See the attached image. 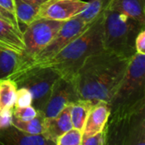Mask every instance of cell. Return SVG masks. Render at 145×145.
I'll return each mask as SVG.
<instances>
[{
	"mask_svg": "<svg viewBox=\"0 0 145 145\" xmlns=\"http://www.w3.org/2000/svg\"><path fill=\"white\" fill-rule=\"evenodd\" d=\"M108 8L145 25V0H111Z\"/></svg>",
	"mask_w": 145,
	"mask_h": 145,
	"instance_id": "15",
	"label": "cell"
},
{
	"mask_svg": "<svg viewBox=\"0 0 145 145\" xmlns=\"http://www.w3.org/2000/svg\"><path fill=\"white\" fill-rule=\"evenodd\" d=\"M110 1V2H111V0H109Z\"/></svg>",
	"mask_w": 145,
	"mask_h": 145,
	"instance_id": "33",
	"label": "cell"
},
{
	"mask_svg": "<svg viewBox=\"0 0 145 145\" xmlns=\"http://www.w3.org/2000/svg\"><path fill=\"white\" fill-rule=\"evenodd\" d=\"M59 74L49 67L38 66L27 68L16 75L14 80L17 88L24 87L32 97L31 106L37 111H43L50 97L53 86Z\"/></svg>",
	"mask_w": 145,
	"mask_h": 145,
	"instance_id": "6",
	"label": "cell"
},
{
	"mask_svg": "<svg viewBox=\"0 0 145 145\" xmlns=\"http://www.w3.org/2000/svg\"><path fill=\"white\" fill-rule=\"evenodd\" d=\"M31 103H32V97L30 91L24 87L17 88L14 108L27 107V106H31Z\"/></svg>",
	"mask_w": 145,
	"mask_h": 145,
	"instance_id": "24",
	"label": "cell"
},
{
	"mask_svg": "<svg viewBox=\"0 0 145 145\" xmlns=\"http://www.w3.org/2000/svg\"><path fill=\"white\" fill-rule=\"evenodd\" d=\"M105 138V130L104 129L103 132L99 133L82 139L81 145H104Z\"/></svg>",
	"mask_w": 145,
	"mask_h": 145,
	"instance_id": "27",
	"label": "cell"
},
{
	"mask_svg": "<svg viewBox=\"0 0 145 145\" xmlns=\"http://www.w3.org/2000/svg\"><path fill=\"white\" fill-rule=\"evenodd\" d=\"M64 22L38 17L26 26L22 32L24 50L21 53L20 67L10 79L28 67L36 56L54 38Z\"/></svg>",
	"mask_w": 145,
	"mask_h": 145,
	"instance_id": "5",
	"label": "cell"
},
{
	"mask_svg": "<svg viewBox=\"0 0 145 145\" xmlns=\"http://www.w3.org/2000/svg\"><path fill=\"white\" fill-rule=\"evenodd\" d=\"M131 59L102 50L88 57L73 77L79 99L110 103Z\"/></svg>",
	"mask_w": 145,
	"mask_h": 145,
	"instance_id": "1",
	"label": "cell"
},
{
	"mask_svg": "<svg viewBox=\"0 0 145 145\" xmlns=\"http://www.w3.org/2000/svg\"><path fill=\"white\" fill-rule=\"evenodd\" d=\"M78 100L73 79L59 76L53 86L50 97L42 111L44 119L56 116L66 106Z\"/></svg>",
	"mask_w": 145,
	"mask_h": 145,
	"instance_id": "8",
	"label": "cell"
},
{
	"mask_svg": "<svg viewBox=\"0 0 145 145\" xmlns=\"http://www.w3.org/2000/svg\"><path fill=\"white\" fill-rule=\"evenodd\" d=\"M135 48L137 53L145 54V29L138 34L135 40Z\"/></svg>",
	"mask_w": 145,
	"mask_h": 145,
	"instance_id": "28",
	"label": "cell"
},
{
	"mask_svg": "<svg viewBox=\"0 0 145 145\" xmlns=\"http://www.w3.org/2000/svg\"><path fill=\"white\" fill-rule=\"evenodd\" d=\"M43 121L44 116L42 112H38L37 116L30 121H22L13 117L12 125L17 129L31 134V135H41L43 130Z\"/></svg>",
	"mask_w": 145,
	"mask_h": 145,
	"instance_id": "22",
	"label": "cell"
},
{
	"mask_svg": "<svg viewBox=\"0 0 145 145\" xmlns=\"http://www.w3.org/2000/svg\"><path fill=\"white\" fill-rule=\"evenodd\" d=\"M17 85L12 79L0 81V111L5 109H14Z\"/></svg>",
	"mask_w": 145,
	"mask_h": 145,
	"instance_id": "21",
	"label": "cell"
},
{
	"mask_svg": "<svg viewBox=\"0 0 145 145\" xmlns=\"http://www.w3.org/2000/svg\"><path fill=\"white\" fill-rule=\"evenodd\" d=\"M0 7L15 17L14 0H0Z\"/></svg>",
	"mask_w": 145,
	"mask_h": 145,
	"instance_id": "29",
	"label": "cell"
},
{
	"mask_svg": "<svg viewBox=\"0 0 145 145\" xmlns=\"http://www.w3.org/2000/svg\"><path fill=\"white\" fill-rule=\"evenodd\" d=\"M110 5L109 0H90L86 9L76 16L85 24H91L96 18L101 15Z\"/></svg>",
	"mask_w": 145,
	"mask_h": 145,
	"instance_id": "20",
	"label": "cell"
},
{
	"mask_svg": "<svg viewBox=\"0 0 145 145\" xmlns=\"http://www.w3.org/2000/svg\"><path fill=\"white\" fill-rule=\"evenodd\" d=\"M110 115V108L105 102L95 103L87 118L82 129V139L103 132Z\"/></svg>",
	"mask_w": 145,
	"mask_h": 145,
	"instance_id": "10",
	"label": "cell"
},
{
	"mask_svg": "<svg viewBox=\"0 0 145 145\" xmlns=\"http://www.w3.org/2000/svg\"><path fill=\"white\" fill-rule=\"evenodd\" d=\"M122 145H145V107L128 116Z\"/></svg>",
	"mask_w": 145,
	"mask_h": 145,
	"instance_id": "13",
	"label": "cell"
},
{
	"mask_svg": "<svg viewBox=\"0 0 145 145\" xmlns=\"http://www.w3.org/2000/svg\"><path fill=\"white\" fill-rule=\"evenodd\" d=\"M71 105L66 106L56 116L44 119L42 133L44 138L57 143L58 139L63 134L73 128L71 119Z\"/></svg>",
	"mask_w": 145,
	"mask_h": 145,
	"instance_id": "11",
	"label": "cell"
},
{
	"mask_svg": "<svg viewBox=\"0 0 145 145\" xmlns=\"http://www.w3.org/2000/svg\"><path fill=\"white\" fill-rule=\"evenodd\" d=\"M88 6V2L82 0H46L38 10V17L66 21L76 16Z\"/></svg>",
	"mask_w": 145,
	"mask_h": 145,
	"instance_id": "9",
	"label": "cell"
},
{
	"mask_svg": "<svg viewBox=\"0 0 145 145\" xmlns=\"http://www.w3.org/2000/svg\"><path fill=\"white\" fill-rule=\"evenodd\" d=\"M0 18H3V19H5V17H4V16H3V15L1 14V13H0ZM5 20H6V19H5ZM7 21H8V20H7Z\"/></svg>",
	"mask_w": 145,
	"mask_h": 145,
	"instance_id": "32",
	"label": "cell"
},
{
	"mask_svg": "<svg viewBox=\"0 0 145 145\" xmlns=\"http://www.w3.org/2000/svg\"><path fill=\"white\" fill-rule=\"evenodd\" d=\"M110 117H123L145 107V54L131 59L121 85L109 103Z\"/></svg>",
	"mask_w": 145,
	"mask_h": 145,
	"instance_id": "3",
	"label": "cell"
},
{
	"mask_svg": "<svg viewBox=\"0 0 145 145\" xmlns=\"http://www.w3.org/2000/svg\"><path fill=\"white\" fill-rule=\"evenodd\" d=\"M0 46L20 54L24 50L22 31L10 21L3 18H0Z\"/></svg>",
	"mask_w": 145,
	"mask_h": 145,
	"instance_id": "14",
	"label": "cell"
},
{
	"mask_svg": "<svg viewBox=\"0 0 145 145\" xmlns=\"http://www.w3.org/2000/svg\"><path fill=\"white\" fill-rule=\"evenodd\" d=\"M37 113L38 112L31 105L23 108L13 109V117L22 121H27L35 118Z\"/></svg>",
	"mask_w": 145,
	"mask_h": 145,
	"instance_id": "25",
	"label": "cell"
},
{
	"mask_svg": "<svg viewBox=\"0 0 145 145\" xmlns=\"http://www.w3.org/2000/svg\"><path fill=\"white\" fill-rule=\"evenodd\" d=\"M14 9L19 25L22 23L27 26L38 18L39 6L34 5L26 0H14Z\"/></svg>",
	"mask_w": 145,
	"mask_h": 145,
	"instance_id": "19",
	"label": "cell"
},
{
	"mask_svg": "<svg viewBox=\"0 0 145 145\" xmlns=\"http://www.w3.org/2000/svg\"><path fill=\"white\" fill-rule=\"evenodd\" d=\"M56 145H59V144H56Z\"/></svg>",
	"mask_w": 145,
	"mask_h": 145,
	"instance_id": "34",
	"label": "cell"
},
{
	"mask_svg": "<svg viewBox=\"0 0 145 145\" xmlns=\"http://www.w3.org/2000/svg\"><path fill=\"white\" fill-rule=\"evenodd\" d=\"M0 145H56L41 135L24 132L13 125L0 130Z\"/></svg>",
	"mask_w": 145,
	"mask_h": 145,
	"instance_id": "12",
	"label": "cell"
},
{
	"mask_svg": "<svg viewBox=\"0 0 145 145\" xmlns=\"http://www.w3.org/2000/svg\"><path fill=\"white\" fill-rule=\"evenodd\" d=\"M13 109H5L0 111V130L12 125Z\"/></svg>",
	"mask_w": 145,
	"mask_h": 145,
	"instance_id": "26",
	"label": "cell"
},
{
	"mask_svg": "<svg viewBox=\"0 0 145 145\" xmlns=\"http://www.w3.org/2000/svg\"><path fill=\"white\" fill-rule=\"evenodd\" d=\"M129 115L109 118L105 127V138L104 145H122Z\"/></svg>",
	"mask_w": 145,
	"mask_h": 145,
	"instance_id": "17",
	"label": "cell"
},
{
	"mask_svg": "<svg viewBox=\"0 0 145 145\" xmlns=\"http://www.w3.org/2000/svg\"><path fill=\"white\" fill-rule=\"evenodd\" d=\"M82 139V133L81 131L71 128L67 132L63 134L57 141L59 145H81Z\"/></svg>",
	"mask_w": 145,
	"mask_h": 145,
	"instance_id": "23",
	"label": "cell"
},
{
	"mask_svg": "<svg viewBox=\"0 0 145 145\" xmlns=\"http://www.w3.org/2000/svg\"><path fill=\"white\" fill-rule=\"evenodd\" d=\"M0 13L5 17L6 20H8V21H10L11 23H13V24H14L15 26H17L18 28H20V25H19V23H18L16 18H15L14 16H13L10 13L7 12L6 10H4V9H3V8H1V7H0Z\"/></svg>",
	"mask_w": 145,
	"mask_h": 145,
	"instance_id": "30",
	"label": "cell"
},
{
	"mask_svg": "<svg viewBox=\"0 0 145 145\" xmlns=\"http://www.w3.org/2000/svg\"><path fill=\"white\" fill-rule=\"evenodd\" d=\"M93 105L90 101L81 99L71 105V119L73 128L82 132L88 115Z\"/></svg>",
	"mask_w": 145,
	"mask_h": 145,
	"instance_id": "18",
	"label": "cell"
},
{
	"mask_svg": "<svg viewBox=\"0 0 145 145\" xmlns=\"http://www.w3.org/2000/svg\"><path fill=\"white\" fill-rule=\"evenodd\" d=\"M26 1L29 2V3H32V4H34V5H37V6H39L40 7V5L43 2H45L46 0H26Z\"/></svg>",
	"mask_w": 145,
	"mask_h": 145,
	"instance_id": "31",
	"label": "cell"
},
{
	"mask_svg": "<svg viewBox=\"0 0 145 145\" xmlns=\"http://www.w3.org/2000/svg\"><path fill=\"white\" fill-rule=\"evenodd\" d=\"M143 29H145L144 24L107 8L105 11L103 23L104 50L132 59L137 53L136 38Z\"/></svg>",
	"mask_w": 145,
	"mask_h": 145,
	"instance_id": "4",
	"label": "cell"
},
{
	"mask_svg": "<svg viewBox=\"0 0 145 145\" xmlns=\"http://www.w3.org/2000/svg\"><path fill=\"white\" fill-rule=\"evenodd\" d=\"M20 63V53L0 46V81L3 79H10L19 70Z\"/></svg>",
	"mask_w": 145,
	"mask_h": 145,
	"instance_id": "16",
	"label": "cell"
},
{
	"mask_svg": "<svg viewBox=\"0 0 145 145\" xmlns=\"http://www.w3.org/2000/svg\"><path fill=\"white\" fill-rule=\"evenodd\" d=\"M89 25L85 24L77 16H75L72 19L65 21L61 26L60 29L56 33V35L54 37V38L48 43V44L45 48H43L36 56V57L25 69L40 66L44 62H48V60L52 59L53 57H54L70 43H71L76 38H77Z\"/></svg>",
	"mask_w": 145,
	"mask_h": 145,
	"instance_id": "7",
	"label": "cell"
},
{
	"mask_svg": "<svg viewBox=\"0 0 145 145\" xmlns=\"http://www.w3.org/2000/svg\"><path fill=\"white\" fill-rule=\"evenodd\" d=\"M104 15L105 12L59 54L40 66L54 69L61 77L73 79L88 57L104 50Z\"/></svg>",
	"mask_w": 145,
	"mask_h": 145,
	"instance_id": "2",
	"label": "cell"
}]
</instances>
